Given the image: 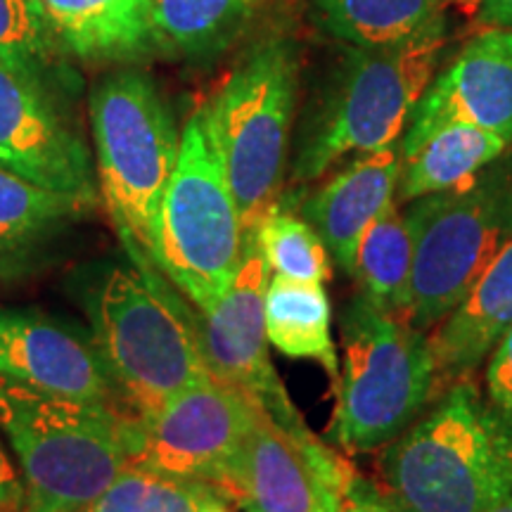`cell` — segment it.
<instances>
[{
    "label": "cell",
    "mask_w": 512,
    "mask_h": 512,
    "mask_svg": "<svg viewBox=\"0 0 512 512\" xmlns=\"http://www.w3.org/2000/svg\"><path fill=\"white\" fill-rule=\"evenodd\" d=\"M121 413L150 411L183 389L209 380L195 306L155 264L128 256L95 275L83 294Z\"/></svg>",
    "instance_id": "obj_1"
},
{
    "label": "cell",
    "mask_w": 512,
    "mask_h": 512,
    "mask_svg": "<svg viewBox=\"0 0 512 512\" xmlns=\"http://www.w3.org/2000/svg\"><path fill=\"white\" fill-rule=\"evenodd\" d=\"M382 467L399 512H486L512 494V422L458 382L389 444Z\"/></svg>",
    "instance_id": "obj_2"
},
{
    "label": "cell",
    "mask_w": 512,
    "mask_h": 512,
    "mask_svg": "<svg viewBox=\"0 0 512 512\" xmlns=\"http://www.w3.org/2000/svg\"><path fill=\"white\" fill-rule=\"evenodd\" d=\"M0 427L17 453L22 512H83L131 465L124 413L0 375Z\"/></svg>",
    "instance_id": "obj_3"
},
{
    "label": "cell",
    "mask_w": 512,
    "mask_h": 512,
    "mask_svg": "<svg viewBox=\"0 0 512 512\" xmlns=\"http://www.w3.org/2000/svg\"><path fill=\"white\" fill-rule=\"evenodd\" d=\"M91 128L100 200L126 254L152 264L159 207L181 150L171 105L150 74L121 69L95 83Z\"/></svg>",
    "instance_id": "obj_4"
},
{
    "label": "cell",
    "mask_w": 512,
    "mask_h": 512,
    "mask_svg": "<svg viewBox=\"0 0 512 512\" xmlns=\"http://www.w3.org/2000/svg\"><path fill=\"white\" fill-rule=\"evenodd\" d=\"M344 356L328 437L347 453L389 446L437 394L430 335L361 292L342 316Z\"/></svg>",
    "instance_id": "obj_5"
},
{
    "label": "cell",
    "mask_w": 512,
    "mask_h": 512,
    "mask_svg": "<svg viewBox=\"0 0 512 512\" xmlns=\"http://www.w3.org/2000/svg\"><path fill=\"white\" fill-rule=\"evenodd\" d=\"M446 22L382 48H354L306 124L292 178L309 183L349 155L396 145L437 74Z\"/></svg>",
    "instance_id": "obj_6"
},
{
    "label": "cell",
    "mask_w": 512,
    "mask_h": 512,
    "mask_svg": "<svg viewBox=\"0 0 512 512\" xmlns=\"http://www.w3.org/2000/svg\"><path fill=\"white\" fill-rule=\"evenodd\" d=\"M247 230L200 107L181 128L178 162L159 207L152 264L197 311L233 283Z\"/></svg>",
    "instance_id": "obj_7"
},
{
    "label": "cell",
    "mask_w": 512,
    "mask_h": 512,
    "mask_svg": "<svg viewBox=\"0 0 512 512\" xmlns=\"http://www.w3.org/2000/svg\"><path fill=\"white\" fill-rule=\"evenodd\" d=\"M299 67L287 41L252 48L204 107L245 230L280 202Z\"/></svg>",
    "instance_id": "obj_8"
},
{
    "label": "cell",
    "mask_w": 512,
    "mask_h": 512,
    "mask_svg": "<svg viewBox=\"0 0 512 512\" xmlns=\"http://www.w3.org/2000/svg\"><path fill=\"white\" fill-rule=\"evenodd\" d=\"M406 216L415 238L406 320L430 335L512 238V183L479 176L463 188L420 197Z\"/></svg>",
    "instance_id": "obj_9"
},
{
    "label": "cell",
    "mask_w": 512,
    "mask_h": 512,
    "mask_svg": "<svg viewBox=\"0 0 512 512\" xmlns=\"http://www.w3.org/2000/svg\"><path fill=\"white\" fill-rule=\"evenodd\" d=\"M256 399L209 377L140 413H124L131 465L211 484L238 501V467Z\"/></svg>",
    "instance_id": "obj_10"
},
{
    "label": "cell",
    "mask_w": 512,
    "mask_h": 512,
    "mask_svg": "<svg viewBox=\"0 0 512 512\" xmlns=\"http://www.w3.org/2000/svg\"><path fill=\"white\" fill-rule=\"evenodd\" d=\"M0 166L43 188L100 200L95 159L57 86L0 62Z\"/></svg>",
    "instance_id": "obj_11"
},
{
    "label": "cell",
    "mask_w": 512,
    "mask_h": 512,
    "mask_svg": "<svg viewBox=\"0 0 512 512\" xmlns=\"http://www.w3.org/2000/svg\"><path fill=\"white\" fill-rule=\"evenodd\" d=\"M268 273L271 268L259 242L247 230L245 254L226 294L214 309H195L202 351L216 380L233 384L259 401L287 432L311 434L268 356L264 311L266 287L271 283Z\"/></svg>",
    "instance_id": "obj_12"
},
{
    "label": "cell",
    "mask_w": 512,
    "mask_h": 512,
    "mask_svg": "<svg viewBox=\"0 0 512 512\" xmlns=\"http://www.w3.org/2000/svg\"><path fill=\"white\" fill-rule=\"evenodd\" d=\"M351 465L313 434H294L256 403L238 467L247 512H339Z\"/></svg>",
    "instance_id": "obj_13"
},
{
    "label": "cell",
    "mask_w": 512,
    "mask_h": 512,
    "mask_svg": "<svg viewBox=\"0 0 512 512\" xmlns=\"http://www.w3.org/2000/svg\"><path fill=\"white\" fill-rule=\"evenodd\" d=\"M0 375L64 399L119 408L93 335L36 309L0 306Z\"/></svg>",
    "instance_id": "obj_14"
},
{
    "label": "cell",
    "mask_w": 512,
    "mask_h": 512,
    "mask_svg": "<svg viewBox=\"0 0 512 512\" xmlns=\"http://www.w3.org/2000/svg\"><path fill=\"white\" fill-rule=\"evenodd\" d=\"M448 124H472L512 140V29H484L415 105L401 157Z\"/></svg>",
    "instance_id": "obj_15"
},
{
    "label": "cell",
    "mask_w": 512,
    "mask_h": 512,
    "mask_svg": "<svg viewBox=\"0 0 512 512\" xmlns=\"http://www.w3.org/2000/svg\"><path fill=\"white\" fill-rule=\"evenodd\" d=\"M401 162V145L356 155L299 207L344 273L351 275L356 247L370 223L396 202Z\"/></svg>",
    "instance_id": "obj_16"
},
{
    "label": "cell",
    "mask_w": 512,
    "mask_h": 512,
    "mask_svg": "<svg viewBox=\"0 0 512 512\" xmlns=\"http://www.w3.org/2000/svg\"><path fill=\"white\" fill-rule=\"evenodd\" d=\"M512 328V238L494 256L467 297L430 332L437 387L470 382Z\"/></svg>",
    "instance_id": "obj_17"
},
{
    "label": "cell",
    "mask_w": 512,
    "mask_h": 512,
    "mask_svg": "<svg viewBox=\"0 0 512 512\" xmlns=\"http://www.w3.org/2000/svg\"><path fill=\"white\" fill-rule=\"evenodd\" d=\"M36 5L62 55L124 62L155 50L150 0H36Z\"/></svg>",
    "instance_id": "obj_18"
},
{
    "label": "cell",
    "mask_w": 512,
    "mask_h": 512,
    "mask_svg": "<svg viewBox=\"0 0 512 512\" xmlns=\"http://www.w3.org/2000/svg\"><path fill=\"white\" fill-rule=\"evenodd\" d=\"M93 207L0 166V275L17 273Z\"/></svg>",
    "instance_id": "obj_19"
},
{
    "label": "cell",
    "mask_w": 512,
    "mask_h": 512,
    "mask_svg": "<svg viewBox=\"0 0 512 512\" xmlns=\"http://www.w3.org/2000/svg\"><path fill=\"white\" fill-rule=\"evenodd\" d=\"M510 140L472 124H448L403 155L396 197L415 202L470 185L491 162L503 155Z\"/></svg>",
    "instance_id": "obj_20"
},
{
    "label": "cell",
    "mask_w": 512,
    "mask_h": 512,
    "mask_svg": "<svg viewBox=\"0 0 512 512\" xmlns=\"http://www.w3.org/2000/svg\"><path fill=\"white\" fill-rule=\"evenodd\" d=\"M264 311L268 344L285 356L311 358L337 382L339 358L332 339L330 297L323 283H299L275 275L266 287Z\"/></svg>",
    "instance_id": "obj_21"
},
{
    "label": "cell",
    "mask_w": 512,
    "mask_h": 512,
    "mask_svg": "<svg viewBox=\"0 0 512 512\" xmlns=\"http://www.w3.org/2000/svg\"><path fill=\"white\" fill-rule=\"evenodd\" d=\"M259 0H150L155 50L200 60L233 46L252 22Z\"/></svg>",
    "instance_id": "obj_22"
},
{
    "label": "cell",
    "mask_w": 512,
    "mask_h": 512,
    "mask_svg": "<svg viewBox=\"0 0 512 512\" xmlns=\"http://www.w3.org/2000/svg\"><path fill=\"white\" fill-rule=\"evenodd\" d=\"M415 238L406 211L396 202L370 223L356 247L351 275L377 309L406 318L411 304Z\"/></svg>",
    "instance_id": "obj_23"
},
{
    "label": "cell",
    "mask_w": 512,
    "mask_h": 512,
    "mask_svg": "<svg viewBox=\"0 0 512 512\" xmlns=\"http://www.w3.org/2000/svg\"><path fill=\"white\" fill-rule=\"evenodd\" d=\"M446 0H316L323 29L351 48L411 41L446 22Z\"/></svg>",
    "instance_id": "obj_24"
},
{
    "label": "cell",
    "mask_w": 512,
    "mask_h": 512,
    "mask_svg": "<svg viewBox=\"0 0 512 512\" xmlns=\"http://www.w3.org/2000/svg\"><path fill=\"white\" fill-rule=\"evenodd\" d=\"M249 230L259 242L268 268L280 278L323 285L330 278L332 256L328 247L302 214L285 207L283 197Z\"/></svg>",
    "instance_id": "obj_25"
},
{
    "label": "cell",
    "mask_w": 512,
    "mask_h": 512,
    "mask_svg": "<svg viewBox=\"0 0 512 512\" xmlns=\"http://www.w3.org/2000/svg\"><path fill=\"white\" fill-rule=\"evenodd\" d=\"M214 503L226 496L211 484L128 465L83 512H204Z\"/></svg>",
    "instance_id": "obj_26"
},
{
    "label": "cell",
    "mask_w": 512,
    "mask_h": 512,
    "mask_svg": "<svg viewBox=\"0 0 512 512\" xmlns=\"http://www.w3.org/2000/svg\"><path fill=\"white\" fill-rule=\"evenodd\" d=\"M57 55L36 0H0V62L57 86Z\"/></svg>",
    "instance_id": "obj_27"
},
{
    "label": "cell",
    "mask_w": 512,
    "mask_h": 512,
    "mask_svg": "<svg viewBox=\"0 0 512 512\" xmlns=\"http://www.w3.org/2000/svg\"><path fill=\"white\" fill-rule=\"evenodd\" d=\"M486 392L491 406L512 422V328L498 339L486 366Z\"/></svg>",
    "instance_id": "obj_28"
},
{
    "label": "cell",
    "mask_w": 512,
    "mask_h": 512,
    "mask_svg": "<svg viewBox=\"0 0 512 512\" xmlns=\"http://www.w3.org/2000/svg\"><path fill=\"white\" fill-rule=\"evenodd\" d=\"M339 512H399V508L351 467L339 491Z\"/></svg>",
    "instance_id": "obj_29"
},
{
    "label": "cell",
    "mask_w": 512,
    "mask_h": 512,
    "mask_svg": "<svg viewBox=\"0 0 512 512\" xmlns=\"http://www.w3.org/2000/svg\"><path fill=\"white\" fill-rule=\"evenodd\" d=\"M24 508V484L17 475L15 465L0 446V512H22Z\"/></svg>",
    "instance_id": "obj_30"
},
{
    "label": "cell",
    "mask_w": 512,
    "mask_h": 512,
    "mask_svg": "<svg viewBox=\"0 0 512 512\" xmlns=\"http://www.w3.org/2000/svg\"><path fill=\"white\" fill-rule=\"evenodd\" d=\"M479 24L486 29H512V0H479Z\"/></svg>",
    "instance_id": "obj_31"
},
{
    "label": "cell",
    "mask_w": 512,
    "mask_h": 512,
    "mask_svg": "<svg viewBox=\"0 0 512 512\" xmlns=\"http://www.w3.org/2000/svg\"><path fill=\"white\" fill-rule=\"evenodd\" d=\"M486 512H512V494L501 498V501H498L496 505H491Z\"/></svg>",
    "instance_id": "obj_32"
},
{
    "label": "cell",
    "mask_w": 512,
    "mask_h": 512,
    "mask_svg": "<svg viewBox=\"0 0 512 512\" xmlns=\"http://www.w3.org/2000/svg\"><path fill=\"white\" fill-rule=\"evenodd\" d=\"M204 512H230V510L226 508V503H214V505H209Z\"/></svg>",
    "instance_id": "obj_33"
},
{
    "label": "cell",
    "mask_w": 512,
    "mask_h": 512,
    "mask_svg": "<svg viewBox=\"0 0 512 512\" xmlns=\"http://www.w3.org/2000/svg\"><path fill=\"white\" fill-rule=\"evenodd\" d=\"M446 3H448V0H446Z\"/></svg>",
    "instance_id": "obj_34"
}]
</instances>
